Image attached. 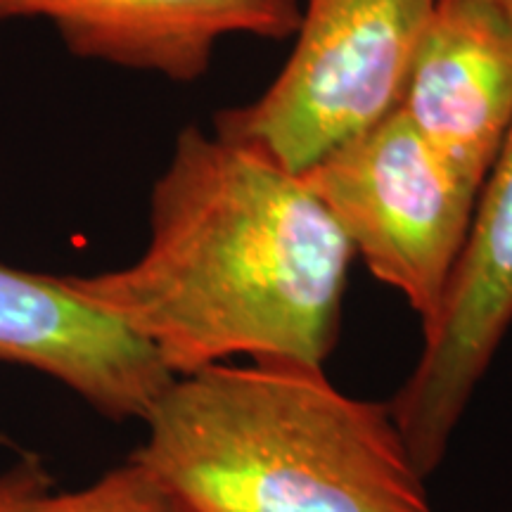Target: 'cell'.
<instances>
[{"instance_id":"cell-1","label":"cell","mask_w":512,"mask_h":512,"mask_svg":"<svg viewBox=\"0 0 512 512\" xmlns=\"http://www.w3.org/2000/svg\"><path fill=\"white\" fill-rule=\"evenodd\" d=\"M354 259L302 176L188 126L152 188L145 252L67 283L152 344L176 377L233 358L325 366Z\"/></svg>"},{"instance_id":"cell-2","label":"cell","mask_w":512,"mask_h":512,"mask_svg":"<svg viewBox=\"0 0 512 512\" xmlns=\"http://www.w3.org/2000/svg\"><path fill=\"white\" fill-rule=\"evenodd\" d=\"M145 425L131 460L185 512H434L389 401L344 394L316 363L178 375Z\"/></svg>"},{"instance_id":"cell-3","label":"cell","mask_w":512,"mask_h":512,"mask_svg":"<svg viewBox=\"0 0 512 512\" xmlns=\"http://www.w3.org/2000/svg\"><path fill=\"white\" fill-rule=\"evenodd\" d=\"M437 0H306L278 79L214 117L216 136L290 174L399 107Z\"/></svg>"},{"instance_id":"cell-4","label":"cell","mask_w":512,"mask_h":512,"mask_svg":"<svg viewBox=\"0 0 512 512\" xmlns=\"http://www.w3.org/2000/svg\"><path fill=\"white\" fill-rule=\"evenodd\" d=\"M299 176L368 271L425 325L463 252L479 190L434 155L399 107Z\"/></svg>"},{"instance_id":"cell-5","label":"cell","mask_w":512,"mask_h":512,"mask_svg":"<svg viewBox=\"0 0 512 512\" xmlns=\"http://www.w3.org/2000/svg\"><path fill=\"white\" fill-rule=\"evenodd\" d=\"M512 328V128L479 192L470 233L422 351L389 406L425 477L444 463L453 432Z\"/></svg>"},{"instance_id":"cell-6","label":"cell","mask_w":512,"mask_h":512,"mask_svg":"<svg viewBox=\"0 0 512 512\" xmlns=\"http://www.w3.org/2000/svg\"><path fill=\"white\" fill-rule=\"evenodd\" d=\"M399 110L453 174L482 192L512 128V17L489 0H437Z\"/></svg>"},{"instance_id":"cell-7","label":"cell","mask_w":512,"mask_h":512,"mask_svg":"<svg viewBox=\"0 0 512 512\" xmlns=\"http://www.w3.org/2000/svg\"><path fill=\"white\" fill-rule=\"evenodd\" d=\"M0 361L41 370L105 418L143 420L176 375L152 344L67 278L0 264Z\"/></svg>"},{"instance_id":"cell-8","label":"cell","mask_w":512,"mask_h":512,"mask_svg":"<svg viewBox=\"0 0 512 512\" xmlns=\"http://www.w3.org/2000/svg\"><path fill=\"white\" fill-rule=\"evenodd\" d=\"M48 19L76 57L157 72L174 81L207 74L221 38L285 41L299 0H0V22Z\"/></svg>"},{"instance_id":"cell-9","label":"cell","mask_w":512,"mask_h":512,"mask_svg":"<svg viewBox=\"0 0 512 512\" xmlns=\"http://www.w3.org/2000/svg\"><path fill=\"white\" fill-rule=\"evenodd\" d=\"M0 512H185L143 465L128 458L79 491H50L36 458H24L0 475Z\"/></svg>"},{"instance_id":"cell-10","label":"cell","mask_w":512,"mask_h":512,"mask_svg":"<svg viewBox=\"0 0 512 512\" xmlns=\"http://www.w3.org/2000/svg\"><path fill=\"white\" fill-rule=\"evenodd\" d=\"M489 3L498 5V8H501L503 12H508V15L512 17V0H489Z\"/></svg>"}]
</instances>
